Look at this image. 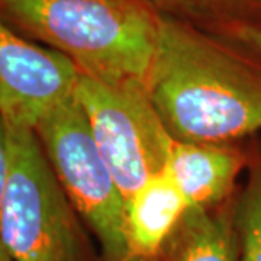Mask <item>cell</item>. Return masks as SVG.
<instances>
[{
	"instance_id": "6da1fadb",
	"label": "cell",
	"mask_w": 261,
	"mask_h": 261,
	"mask_svg": "<svg viewBox=\"0 0 261 261\" xmlns=\"http://www.w3.org/2000/svg\"><path fill=\"white\" fill-rule=\"evenodd\" d=\"M147 90L174 141L229 144L261 130V73L214 31L160 16Z\"/></svg>"
},
{
	"instance_id": "7a4b0ae2",
	"label": "cell",
	"mask_w": 261,
	"mask_h": 261,
	"mask_svg": "<svg viewBox=\"0 0 261 261\" xmlns=\"http://www.w3.org/2000/svg\"><path fill=\"white\" fill-rule=\"evenodd\" d=\"M0 18L102 83L147 84L160 16L137 0H0Z\"/></svg>"
},
{
	"instance_id": "3957f363",
	"label": "cell",
	"mask_w": 261,
	"mask_h": 261,
	"mask_svg": "<svg viewBox=\"0 0 261 261\" xmlns=\"http://www.w3.org/2000/svg\"><path fill=\"white\" fill-rule=\"evenodd\" d=\"M6 123V122H5ZM9 180L2 240L12 261H94L82 219L35 130L6 123Z\"/></svg>"
},
{
	"instance_id": "277c9868",
	"label": "cell",
	"mask_w": 261,
	"mask_h": 261,
	"mask_svg": "<svg viewBox=\"0 0 261 261\" xmlns=\"http://www.w3.org/2000/svg\"><path fill=\"white\" fill-rule=\"evenodd\" d=\"M34 130L75 214L96 237L100 261H129L126 199L94 142L75 94Z\"/></svg>"
},
{
	"instance_id": "5b68a950",
	"label": "cell",
	"mask_w": 261,
	"mask_h": 261,
	"mask_svg": "<svg viewBox=\"0 0 261 261\" xmlns=\"http://www.w3.org/2000/svg\"><path fill=\"white\" fill-rule=\"evenodd\" d=\"M74 94L125 199L167 170L174 140L151 103L147 84L113 86L82 74Z\"/></svg>"
},
{
	"instance_id": "8992f818",
	"label": "cell",
	"mask_w": 261,
	"mask_h": 261,
	"mask_svg": "<svg viewBox=\"0 0 261 261\" xmlns=\"http://www.w3.org/2000/svg\"><path fill=\"white\" fill-rule=\"evenodd\" d=\"M80 75L68 57L25 39L0 18V116L6 123L35 129L74 96Z\"/></svg>"
},
{
	"instance_id": "52a82bcc",
	"label": "cell",
	"mask_w": 261,
	"mask_h": 261,
	"mask_svg": "<svg viewBox=\"0 0 261 261\" xmlns=\"http://www.w3.org/2000/svg\"><path fill=\"white\" fill-rule=\"evenodd\" d=\"M245 159L231 144L174 141L167 171L189 207L211 209L226 203Z\"/></svg>"
},
{
	"instance_id": "ba28073f",
	"label": "cell",
	"mask_w": 261,
	"mask_h": 261,
	"mask_svg": "<svg viewBox=\"0 0 261 261\" xmlns=\"http://www.w3.org/2000/svg\"><path fill=\"white\" fill-rule=\"evenodd\" d=\"M167 170L151 177L126 199L125 229L129 261H155L189 211Z\"/></svg>"
},
{
	"instance_id": "9c48e42d",
	"label": "cell",
	"mask_w": 261,
	"mask_h": 261,
	"mask_svg": "<svg viewBox=\"0 0 261 261\" xmlns=\"http://www.w3.org/2000/svg\"><path fill=\"white\" fill-rule=\"evenodd\" d=\"M155 261H240L235 205L190 207Z\"/></svg>"
},
{
	"instance_id": "30bf717a",
	"label": "cell",
	"mask_w": 261,
	"mask_h": 261,
	"mask_svg": "<svg viewBox=\"0 0 261 261\" xmlns=\"http://www.w3.org/2000/svg\"><path fill=\"white\" fill-rule=\"evenodd\" d=\"M240 261H261V164L235 203Z\"/></svg>"
},
{
	"instance_id": "8fae6325",
	"label": "cell",
	"mask_w": 261,
	"mask_h": 261,
	"mask_svg": "<svg viewBox=\"0 0 261 261\" xmlns=\"http://www.w3.org/2000/svg\"><path fill=\"white\" fill-rule=\"evenodd\" d=\"M161 18L189 22L209 31H228V0H137Z\"/></svg>"
},
{
	"instance_id": "7c38bea8",
	"label": "cell",
	"mask_w": 261,
	"mask_h": 261,
	"mask_svg": "<svg viewBox=\"0 0 261 261\" xmlns=\"http://www.w3.org/2000/svg\"><path fill=\"white\" fill-rule=\"evenodd\" d=\"M8 180H9L8 134H6V123L0 116V261H12L2 240V216H3V209H5L6 192H8Z\"/></svg>"
},
{
	"instance_id": "4fadbf2b",
	"label": "cell",
	"mask_w": 261,
	"mask_h": 261,
	"mask_svg": "<svg viewBox=\"0 0 261 261\" xmlns=\"http://www.w3.org/2000/svg\"><path fill=\"white\" fill-rule=\"evenodd\" d=\"M228 16L229 28L240 23L261 25V0H228Z\"/></svg>"
},
{
	"instance_id": "5bb4252c",
	"label": "cell",
	"mask_w": 261,
	"mask_h": 261,
	"mask_svg": "<svg viewBox=\"0 0 261 261\" xmlns=\"http://www.w3.org/2000/svg\"><path fill=\"white\" fill-rule=\"evenodd\" d=\"M228 34H231L238 42L261 54V25H233L232 28L228 29Z\"/></svg>"
}]
</instances>
